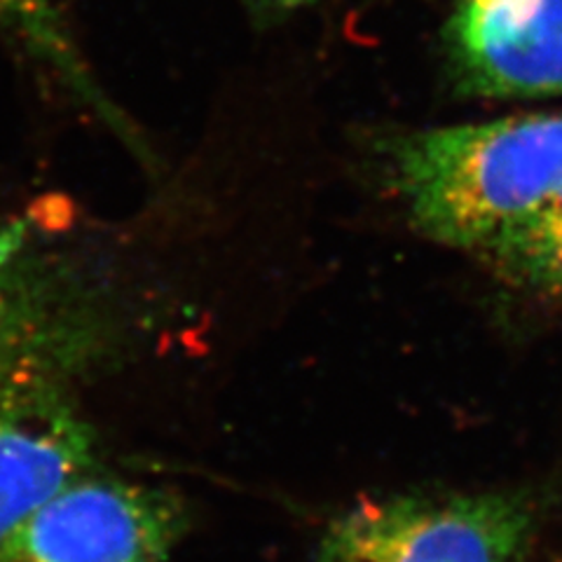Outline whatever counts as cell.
Wrapping results in <instances>:
<instances>
[{
    "label": "cell",
    "instance_id": "obj_1",
    "mask_svg": "<svg viewBox=\"0 0 562 562\" xmlns=\"http://www.w3.org/2000/svg\"><path fill=\"white\" fill-rule=\"evenodd\" d=\"M390 169L422 235L485 258L562 186V111L398 136Z\"/></svg>",
    "mask_w": 562,
    "mask_h": 562
},
{
    "label": "cell",
    "instance_id": "obj_2",
    "mask_svg": "<svg viewBox=\"0 0 562 562\" xmlns=\"http://www.w3.org/2000/svg\"><path fill=\"white\" fill-rule=\"evenodd\" d=\"M532 520L506 495H406L351 508L316 562H525Z\"/></svg>",
    "mask_w": 562,
    "mask_h": 562
},
{
    "label": "cell",
    "instance_id": "obj_3",
    "mask_svg": "<svg viewBox=\"0 0 562 562\" xmlns=\"http://www.w3.org/2000/svg\"><path fill=\"white\" fill-rule=\"evenodd\" d=\"M90 338L78 279L45 251L41 211L0 223V401L64 386Z\"/></svg>",
    "mask_w": 562,
    "mask_h": 562
},
{
    "label": "cell",
    "instance_id": "obj_4",
    "mask_svg": "<svg viewBox=\"0 0 562 562\" xmlns=\"http://www.w3.org/2000/svg\"><path fill=\"white\" fill-rule=\"evenodd\" d=\"M183 530L186 506L171 492L82 473L22 525L0 562H165Z\"/></svg>",
    "mask_w": 562,
    "mask_h": 562
},
{
    "label": "cell",
    "instance_id": "obj_5",
    "mask_svg": "<svg viewBox=\"0 0 562 562\" xmlns=\"http://www.w3.org/2000/svg\"><path fill=\"white\" fill-rule=\"evenodd\" d=\"M446 41L471 94L562 97V0H452Z\"/></svg>",
    "mask_w": 562,
    "mask_h": 562
},
{
    "label": "cell",
    "instance_id": "obj_6",
    "mask_svg": "<svg viewBox=\"0 0 562 562\" xmlns=\"http://www.w3.org/2000/svg\"><path fill=\"white\" fill-rule=\"evenodd\" d=\"M94 464V436L64 386L0 401V555L22 525Z\"/></svg>",
    "mask_w": 562,
    "mask_h": 562
},
{
    "label": "cell",
    "instance_id": "obj_7",
    "mask_svg": "<svg viewBox=\"0 0 562 562\" xmlns=\"http://www.w3.org/2000/svg\"><path fill=\"white\" fill-rule=\"evenodd\" d=\"M483 260L522 291L562 307V186Z\"/></svg>",
    "mask_w": 562,
    "mask_h": 562
},
{
    "label": "cell",
    "instance_id": "obj_8",
    "mask_svg": "<svg viewBox=\"0 0 562 562\" xmlns=\"http://www.w3.org/2000/svg\"><path fill=\"white\" fill-rule=\"evenodd\" d=\"M57 3L59 0H0V26L55 61L66 76H78L57 29Z\"/></svg>",
    "mask_w": 562,
    "mask_h": 562
},
{
    "label": "cell",
    "instance_id": "obj_9",
    "mask_svg": "<svg viewBox=\"0 0 562 562\" xmlns=\"http://www.w3.org/2000/svg\"><path fill=\"white\" fill-rule=\"evenodd\" d=\"M270 3H274V5H279V8H297V5L312 3V0H270Z\"/></svg>",
    "mask_w": 562,
    "mask_h": 562
}]
</instances>
